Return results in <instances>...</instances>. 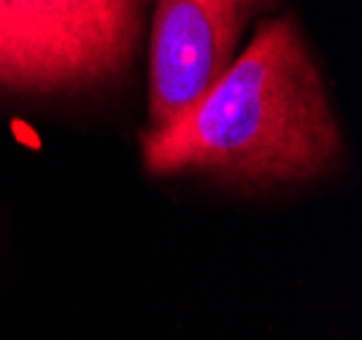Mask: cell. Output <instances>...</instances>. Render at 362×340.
<instances>
[{"mask_svg":"<svg viewBox=\"0 0 362 340\" xmlns=\"http://www.w3.org/2000/svg\"><path fill=\"white\" fill-rule=\"evenodd\" d=\"M151 176L184 170L268 187L327 173L341 133L325 81L292 19H273L184 117L141 135Z\"/></svg>","mask_w":362,"mask_h":340,"instance_id":"cell-1","label":"cell"},{"mask_svg":"<svg viewBox=\"0 0 362 340\" xmlns=\"http://www.w3.org/2000/svg\"><path fill=\"white\" fill-rule=\"evenodd\" d=\"M146 0H0V87L90 89L124 74Z\"/></svg>","mask_w":362,"mask_h":340,"instance_id":"cell-2","label":"cell"},{"mask_svg":"<svg viewBox=\"0 0 362 340\" xmlns=\"http://www.w3.org/2000/svg\"><path fill=\"white\" fill-rule=\"evenodd\" d=\"M262 0H157L149 52V130L184 117L235 59Z\"/></svg>","mask_w":362,"mask_h":340,"instance_id":"cell-3","label":"cell"}]
</instances>
